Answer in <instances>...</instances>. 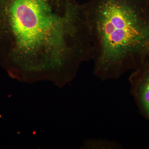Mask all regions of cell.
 Listing matches in <instances>:
<instances>
[{
	"instance_id": "1",
	"label": "cell",
	"mask_w": 149,
	"mask_h": 149,
	"mask_svg": "<svg viewBox=\"0 0 149 149\" xmlns=\"http://www.w3.org/2000/svg\"><path fill=\"white\" fill-rule=\"evenodd\" d=\"M93 54L85 3L0 0V64L10 74H70Z\"/></svg>"
},
{
	"instance_id": "3",
	"label": "cell",
	"mask_w": 149,
	"mask_h": 149,
	"mask_svg": "<svg viewBox=\"0 0 149 149\" xmlns=\"http://www.w3.org/2000/svg\"><path fill=\"white\" fill-rule=\"evenodd\" d=\"M131 79L136 102L141 111L147 117L149 112V67L137 70Z\"/></svg>"
},
{
	"instance_id": "2",
	"label": "cell",
	"mask_w": 149,
	"mask_h": 149,
	"mask_svg": "<svg viewBox=\"0 0 149 149\" xmlns=\"http://www.w3.org/2000/svg\"><path fill=\"white\" fill-rule=\"evenodd\" d=\"M95 71L103 77L149 67V0H91L85 3Z\"/></svg>"
}]
</instances>
